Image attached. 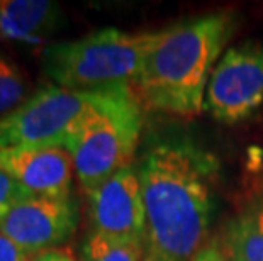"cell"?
<instances>
[{
  "instance_id": "6da1fadb",
  "label": "cell",
  "mask_w": 263,
  "mask_h": 261,
  "mask_svg": "<svg viewBox=\"0 0 263 261\" xmlns=\"http://www.w3.org/2000/svg\"><path fill=\"white\" fill-rule=\"evenodd\" d=\"M146 210L144 261H189L202 248L214 212L219 161L185 137L151 144L139 165Z\"/></svg>"
},
{
  "instance_id": "7a4b0ae2",
  "label": "cell",
  "mask_w": 263,
  "mask_h": 261,
  "mask_svg": "<svg viewBox=\"0 0 263 261\" xmlns=\"http://www.w3.org/2000/svg\"><path fill=\"white\" fill-rule=\"evenodd\" d=\"M234 26L233 14L217 12L158 31L134 85L139 102L160 112L197 115L204 109L207 83Z\"/></svg>"
},
{
  "instance_id": "3957f363",
  "label": "cell",
  "mask_w": 263,
  "mask_h": 261,
  "mask_svg": "<svg viewBox=\"0 0 263 261\" xmlns=\"http://www.w3.org/2000/svg\"><path fill=\"white\" fill-rule=\"evenodd\" d=\"M156 32L107 27L75 41L53 44L43 53V68L57 87L102 92L133 87L141 75Z\"/></svg>"
},
{
  "instance_id": "277c9868",
  "label": "cell",
  "mask_w": 263,
  "mask_h": 261,
  "mask_svg": "<svg viewBox=\"0 0 263 261\" xmlns=\"http://www.w3.org/2000/svg\"><path fill=\"white\" fill-rule=\"evenodd\" d=\"M143 104L131 87L99 92L66 149L78 183L87 192L133 165L141 134Z\"/></svg>"
},
{
  "instance_id": "5b68a950",
  "label": "cell",
  "mask_w": 263,
  "mask_h": 261,
  "mask_svg": "<svg viewBox=\"0 0 263 261\" xmlns=\"http://www.w3.org/2000/svg\"><path fill=\"white\" fill-rule=\"evenodd\" d=\"M99 92L46 87L0 119V146L66 148Z\"/></svg>"
},
{
  "instance_id": "8992f818",
  "label": "cell",
  "mask_w": 263,
  "mask_h": 261,
  "mask_svg": "<svg viewBox=\"0 0 263 261\" xmlns=\"http://www.w3.org/2000/svg\"><path fill=\"white\" fill-rule=\"evenodd\" d=\"M263 105V44L246 41L222 54L205 88L204 109L216 121L236 124Z\"/></svg>"
},
{
  "instance_id": "52a82bcc",
  "label": "cell",
  "mask_w": 263,
  "mask_h": 261,
  "mask_svg": "<svg viewBox=\"0 0 263 261\" xmlns=\"http://www.w3.org/2000/svg\"><path fill=\"white\" fill-rule=\"evenodd\" d=\"M80 212L75 198L27 195L0 217V232L27 254L57 249L75 234Z\"/></svg>"
},
{
  "instance_id": "ba28073f",
  "label": "cell",
  "mask_w": 263,
  "mask_h": 261,
  "mask_svg": "<svg viewBox=\"0 0 263 261\" xmlns=\"http://www.w3.org/2000/svg\"><path fill=\"white\" fill-rule=\"evenodd\" d=\"M92 231L114 239L146 241V210L139 173L127 166L88 192Z\"/></svg>"
},
{
  "instance_id": "9c48e42d",
  "label": "cell",
  "mask_w": 263,
  "mask_h": 261,
  "mask_svg": "<svg viewBox=\"0 0 263 261\" xmlns=\"http://www.w3.org/2000/svg\"><path fill=\"white\" fill-rule=\"evenodd\" d=\"M0 171L31 195H71L75 168L66 148L0 146Z\"/></svg>"
},
{
  "instance_id": "30bf717a",
  "label": "cell",
  "mask_w": 263,
  "mask_h": 261,
  "mask_svg": "<svg viewBox=\"0 0 263 261\" xmlns=\"http://www.w3.org/2000/svg\"><path fill=\"white\" fill-rule=\"evenodd\" d=\"M61 9L44 0H2L0 37L39 44L58 29Z\"/></svg>"
},
{
  "instance_id": "8fae6325",
  "label": "cell",
  "mask_w": 263,
  "mask_h": 261,
  "mask_svg": "<svg viewBox=\"0 0 263 261\" xmlns=\"http://www.w3.org/2000/svg\"><path fill=\"white\" fill-rule=\"evenodd\" d=\"M224 246L229 261H263V198L229 222Z\"/></svg>"
},
{
  "instance_id": "7c38bea8",
  "label": "cell",
  "mask_w": 263,
  "mask_h": 261,
  "mask_svg": "<svg viewBox=\"0 0 263 261\" xmlns=\"http://www.w3.org/2000/svg\"><path fill=\"white\" fill-rule=\"evenodd\" d=\"M146 241L114 239L90 231L80 246V261H144Z\"/></svg>"
},
{
  "instance_id": "4fadbf2b",
  "label": "cell",
  "mask_w": 263,
  "mask_h": 261,
  "mask_svg": "<svg viewBox=\"0 0 263 261\" xmlns=\"http://www.w3.org/2000/svg\"><path fill=\"white\" fill-rule=\"evenodd\" d=\"M29 82L12 58L0 54V119L7 117L27 101Z\"/></svg>"
},
{
  "instance_id": "5bb4252c",
  "label": "cell",
  "mask_w": 263,
  "mask_h": 261,
  "mask_svg": "<svg viewBox=\"0 0 263 261\" xmlns=\"http://www.w3.org/2000/svg\"><path fill=\"white\" fill-rule=\"evenodd\" d=\"M27 195H31V193H27L14 178L0 171V217H4L12 205Z\"/></svg>"
},
{
  "instance_id": "9a60e30c",
  "label": "cell",
  "mask_w": 263,
  "mask_h": 261,
  "mask_svg": "<svg viewBox=\"0 0 263 261\" xmlns=\"http://www.w3.org/2000/svg\"><path fill=\"white\" fill-rule=\"evenodd\" d=\"M29 254L24 253L19 246L0 232V261H27Z\"/></svg>"
},
{
  "instance_id": "2e32d148",
  "label": "cell",
  "mask_w": 263,
  "mask_h": 261,
  "mask_svg": "<svg viewBox=\"0 0 263 261\" xmlns=\"http://www.w3.org/2000/svg\"><path fill=\"white\" fill-rule=\"evenodd\" d=\"M27 261H78V259H75L70 253L57 248V249H48V251H41L36 254H29Z\"/></svg>"
},
{
  "instance_id": "e0dca14e",
  "label": "cell",
  "mask_w": 263,
  "mask_h": 261,
  "mask_svg": "<svg viewBox=\"0 0 263 261\" xmlns=\"http://www.w3.org/2000/svg\"><path fill=\"white\" fill-rule=\"evenodd\" d=\"M192 261H228V258L221 253V249L216 244H209V246H202L195 253Z\"/></svg>"
}]
</instances>
